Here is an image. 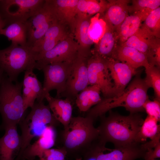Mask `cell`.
<instances>
[{
	"label": "cell",
	"mask_w": 160,
	"mask_h": 160,
	"mask_svg": "<svg viewBox=\"0 0 160 160\" xmlns=\"http://www.w3.org/2000/svg\"><path fill=\"white\" fill-rule=\"evenodd\" d=\"M108 115L100 116L98 139L101 143H112L115 148L137 143L138 135L144 120L137 113L121 115L109 111Z\"/></svg>",
	"instance_id": "cell-1"
},
{
	"label": "cell",
	"mask_w": 160,
	"mask_h": 160,
	"mask_svg": "<svg viewBox=\"0 0 160 160\" xmlns=\"http://www.w3.org/2000/svg\"><path fill=\"white\" fill-rule=\"evenodd\" d=\"M135 76L120 94L102 98L100 103L87 111L86 116L95 121L112 109L118 107H124L130 113L144 111L143 105L149 99L147 92L149 88L141 78L140 72Z\"/></svg>",
	"instance_id": "cell-2"
},
{
	"label": "cell",
	"mask_w": 160,
	"mask_h": 160,
	"mask_svg": "<svg viewBox=\"0 0 160 160\" xmlns=\"http://www.w3.org/2000/svg\"><path fill=\"white\" fill-rule=\"evenodd\" d=\"M94 121L88 117H72L67 128L61 133L62 147L66 156L81 160L89 147L98 138L99 131Z\"/></svg>",
	"instance_id": "cell-3"
},
{
	"label": "cell",
	"mask_w": 160,
	"mask_h": 160,
	"mask_svg": "<svg viewBox=\"0 0 160 160\" xmlns=\"http://www.w3.org/2000/svg\"><path fill=\"white\" fill-rule=\"evenodd\" d=\"M23 81L13 84L4 73L0 86V113L1 130L7 127L17 126L25 117L21 90Z\"/></svg>",
	"instance_id": "cell-4"
},
{
	"label": "cell",
	"mask_w": 160,
	"mask_h": 160,
	"mask_svg": "<svg viewBox=\"0 0 160 160\" xmlns=\"http://www.w3.org/2000/svg\"><path fill=\"white\" fill-rule=\"evenodd\" d=\"M59 123L51 113L49 106L43 101L35 102L29 113L19 122L21 131L20 148L15 160H20L22 153L32 139L40 137L47 125L54 127Z\"/></svg>",
	"instance_id": "cell-5"
},
{
	"label": "cell",
	"mask_w": 160,
	"mask_h": 160,
	"mask_svg": "<svg viewBox=\"0 0 160 160\" xmlns=\"http://www.w3.org/2000/svg\"><path fill=\"white\" fill-rule=\"evenodd\" d=\"M37 55L31 47L11 44L0 50V68L12 81L16 82L22 72L35 69Z\"/></svg>",
	"instance_id": "cell-6"
},
{
	"label": "cell",
	"mask_w": 160,
	"mask_h": 160,
	"mask_svg": "<svg viewBox=\"0 0 160 160\" xmlns=\"http://www.w3.org/2000/svg\"><path fill=\"white\" fill-rule=\"evenodd\" d=\"M45 2L44 0H0V14L6 26L14 22L25 23Z\"/></svg>",
	"instance_id": "cell-7"
},
{
	"label": "cell",
	"mask_w": 160,
	"mask_h": 160,
	"mask_svg": "<svg viewBox=\"0 0 160 160\" xmlns=\"http://www.w3.org/2000/svg\"><path fill=\"white\" fill-rule=\"evenodd\" d=\"M88 77L89 85H97L103 98L116 96L114 84L108 68L107 59L92 54L87 63Z\"/></svg>",
	"instance_id": "cell-8"
},
{
	"label": "cell",
	"mask_w": 160,
	"mask_h": 160,
	"mask_svg": "<svg viewBox=\"0 0 160 160\" xmlns=\"http://www.w3.org/2000/svg\"><path fill=\"white\" fill-rule=\"evenodd\" d=\"M56 20L49 0H45L42 7L25 22L27 46L32 48Z\"/></svg>",
	"instance_id": "cell-9"
},
{
	"label": "cell",
	"mask_w": 160,
	"mask_h": 160,
	"mask_svg": "<svg viewBox=\"0 0 160 160\" xmlns=\"http://www.w3.org/2000/svg\"><path fill=\"white\" fill-rule=\"evenodd\" d=\"M73 35L70 34L49 51L38 55L35 69L41 70L54 63L73 62L78 56L79 47Z\"/></svg>",
	"instance_id": "cell-10"
},
{
	"label": "cell",
	"mask_w": 160,
	"mask_h": 160,
	"mask_svg": "<svg viewBox=\"0 0 160 160\" xmlns=\"http://www.w3.org/2000/svg\"><path fill=\"white\" fill-rule=\"evenodd\" d=\"M120 45L137 50L146 55L149 64L160 66V39L143 28L140 27L135 34Z\"/></svg>",
	"instance_id": "cell-11"
},
{
	"label": "cell",
	"mask_w": 160,
	"mask_h": 160,
	"mask_svg": "<svg viewBox=\"0 0 160 160\" xmlns=\"http://www.w3.org/2000/svg\"><path fill=\"white\" fill-rule=\"evenodd\" d=\"M73 62L54 63L42 68L44 77L43 89L45 97L50 91L55 90L57 92L55 97L60 98L65 91Z\"/></svg>",
	"instance_id": "cell-12"
},
{
	"label": "cell",
	"mask_w": 160,
	"mask_h": 160,
	"mask_svg": "<svg viewBox=\"0 0 160 160\" xmlns=\"http://www.w3.org/2000/svg\"><path fill=\"white\" fill-rule=\"evenodd\" d=\"M89 57L78 53L72 65L65 91L60 98L65 97L69 99L72 103L75 102L76 96L89 85L87 63Z\"/></svg>",
	"instance_id": "cell-13"
},
{
	"label": "cell",
	"mask_w": 160,
	"mask_h": 160,
	"mask_svg": "<svg viewBox=\"0 0 160 160\" xmlns=\"http://www.w3.org/2000/svg\"><path fill=\"white\" fill-rule=\"evenodd\" d=\"M107 63L116 96L119 95L124 91L132 77L139 72L128 64L113 59H107Z\"/></svg>",
	"instance_id": "cell-14"
},
{
	"label": "cell",
	"mask_w": 160,
	"mask_h": 160,
	"mask_svg": "<svg viewBox=\"0 0 160 160\" xmlns=\"http://www.w3.org/2000/svg\"><path fill=\"white\" fill-rule=\"evenodd\" d=\"M33 69L25 71L23 81L22 98L25 111L32 108L36 100L37 102L43 101L45 99L43 86L33 72Z\"/></svg>",
	"instance_id": "cell-15"
},
{
	"label": "cell",
	"mask_w": 160,
	"mask_h": 160,
	"mask_svg": "<svg viewBox=\"0 0 160 160\" xmlns=\"http://www.w3.org/2000/svg\"><path fill=\"white\" fill-rule=\"evenodd\" d=\"M56 19L74 33L79 0H49Z\"/></svg>",
	"instance_id": "cell-16"
},
{
	"label": "cell",
	"mask_w": 160,
	"mask_h": 160,
	"mask_svg": "<svg viewBox=\"0 0 160 160\" xmlns=\"http://www.w3.org/2000/svg\"><path fill=\"white\" fill-rule=\"evenodd\" d=\"M67 28L57 20L50 27L42 38L32 48L38 55L49 51L70 34Z\"/></svg>",
	"instance_id": "cell-17"
},
{
	"label": "cell",
	"mask_w": 160,
	"mask_h": 160,
	"mask_svg": "<svg viewBox=\"0 0 160 160\" xmlns=\"http://www.w3.org/2000/svg\"><path fill=\"white\" fill-rule=\"evenodd\" d=\"M91 17L86 13H78L74 33L79 47V54L87 57L92 55L91 47L94 44L88 33Z\"/></svg>",
	"instance_id": "cell-18"
},
{
	"label": "cell",
	"mask_w": 160,
	"mask_h": 160,
	"mask_svg": "<svg viewBox=\"0 0 160 160\" xmlns=\"http://www.w3.org/2000/svg\"><path fill=\"white\" fill-rule=\"evenodd\" d=\"M4 130V135L0 138V160H15L21 146L17 126L7 127Z\"/></svg>",
	"instance_id": "cell-19"
},
{
	"label": "cell",
	"mask_w": 160,
	"mask_h": 160,
	"mask_svg": "<svg viewBox=\"0 0 160 160\" xmlns=\"http://www.w3.org/2000/svg\"><path fill=\"white\" fill-rule=\"evenodd\" d=\"M53 127L47 126L38 140L24 150L20 160H33L36 156L40 159L44 152L54 144L55 134Z\"/></svg>",
	"instance_id": "cell-20"
},
{
	"label": "cell",
	"mask_w": 160,
	"mask_h": 160,
	"mask_svg": "<svg viewBox=\"0 0 160 160\" xmlns=\"http://www.w3.org/2000/svg\"><path fill=\"white\" fill-rule=\"evenodd\" d=\"M106 11L101 17L106 23L116 31L129 15L128 4L130 0H109Z\"/></svg>",
	"instance_id": "cell-21"
},
{
	"label": "cell",
	"mask_w": 160,
	"mask_h": 160,
	"mask_svg": "<svg viewBox=\"0 0 160 160\" xmlns=\"http://www.w3.org/2000/svg\"><path fill=\"white\" fill-rule=\"evenodd\" d=\"M118 46L115 30L112 26L106 24L103 35L97 43L95 44L91 53L105 59H114Z\"/></svg>",
	"instance_id": "cell-22"
},
{
	"label": "cell",
	"mask_w": 160,
	"mask_h": 160,
	"mask_svg": "<svg viewBox=\"0 0 160 160\" xmlns=\"http://www.w3.org/2000/svg\"><path fill=\"white\" fill-rule=\"evenodd\" d=\"M152 11L145 10L139 11L128 15L125 18L116 31L118 45L123 44L137 31L141 22L145 20Z\"/></svg>",
	"instance_id": "cell-23"
},
{
	"label": "cell",
	"mask_w": 160,
	"mask_h": 160,
	"mask_svg": "<svg viewBox=\"0 0 160 160\" xmlns=\"http://www.w3.org/2000/svg\"><path fill=\"white\" fill-rule=\"evenodd\" d=\"M109 152H100L97 160H135L144 157L145 151L142 143H137L124 147L116 148Z\"/></svg>",
	"instance_id": "cell-24"
},
{
	"label": "cell",
	"mask_w": 160,
	"mask_h": 160,
	"mask_svg": "<svg viewBox=\"0 0 160 160\" xmlns=\"http://www.w3.org/2000/svg\"><path fill=\"white\" fill-rule=\"evenodd\" d=\"M45 99L55 118L63 125L64 129L67 128L72 117V102L69 99L53 97L49 93L45 96Z\"/></svg>",
	"instance_id": "cell-25"
},
{
	"label": "cell",
	"mask_w": 160,
	"mask_h": 160,
	"mask_svg": "<svg viewBox=\"0 0 160 160\" xmlns=\"http://www.w3.org/2000/svg\"><path fill=\"white\" fill-rule=\"evenodd\" d=\"M114 59L126 63L136 69L141 67L145 68L149 64L144 54L133 48L119 45Z\"/></svg>",
	"instance_id": "cell-26"
},
{
	"label": "cell",
	"mask_w": 160,
	"mask_h": 160,
	"mask_svg": "<svg viewBox=\"0 0 160 160\" xmlns=\"http://www.w3.org/2000/svg\"><path fill=\"white\" fill-rule=\"evenodd\" d=\"M101 91L97 85H90L81 91L76 96L75 103L80 112L88 111L102 100Z\"/></svg>",
	"instance_id": "cell-27"
},
{
	"label": "cell",
	"mask_w": 160,
	"mask_h": 160,
	"mask_svg": "<svg viewBox=\"0 0 160 160\" xmlns=\"http://www.w3.org/2000/svg\"><path fill=\"white\" fill-rule=\"evenodd\" d=\"M0 34L6 36L12 41L11 44L27 46V30L25 23L14 22L2 28Z\"/></svg>",
	"instance_id": "cell-28"
},
{
	"label": "cell",
	"mask_w": 160,
	"mask_h": 160,
	"mask_svg": "<svg viewBox=\"0 0 160 160\" xmlns=\"http://www.w3.org/2000/svg\"><path fill=\"white\" fill-rule=\"evenodd\" d=\"M109 4L104 0H79L77 8L78 13H84L90 16L97 13L103 15Z\"/></svg>",
	"instance_id": "cell-29"
},
{
	"label": "cell",
	"mask_w": 160,
	"mask_h": 160,
	"mask_svg": "<svg viewBox=\"0 0 160 160\" xmlns=\"http://www.w3.org/2000/svg\"><path fill=\"white\" fill-rule=\"evenodd\" d=\"M158 121L154 118L148 115L144 120L138 135V141L142 143L147 139L152 140L160 134V125Z\"/></svg>",
	"instance_id": "cell-30"
},
{
	"label": "cell",
	"mask_w": 160,
	"mask_h": 160,
	"mask_svg": "<svg viewBox=\"0 0 160 160\" xmlns=\"http://www.w3.org/2000/svg\"><path fill=\"white\" fill-rule=\"evenodd\" d=\"M145 69V83L149 88L153 89L155 99L160 101V68L149 64Z\"/></svg>",
	"instance_id": "cell-31"
},
{
	"label": "cell",
	"mask_w": 160,
	"mask_h": 160,
	"mask_svg": "<svg viewBox=\"0 0 160 160\" xmlns=\"http://www.w3.org/2000/svg\"><path fill=\"white\" fill-rule=\"evenodd\" d=\"M140 27L156 37L160 38V7L152 10Z\"/></svg>",
	"instance_id": "cell-32"
},
{
	"label": "cell",
	"mask_w": 160,
	"mask_h": 160,
	"mask_svg": "<svg viewBox=\"0 0 160 160\" xmlns=\"http://www.w3.org/2000/svg\"><path fill=\"white\" fill-rule=\"evenodd\" d=\"M106 25V23L101 17L100 14H97L91 17L88 33L94 44L97 43L103 35Z\"/></svg>",
	"instance_id": "cell-33"
},
{
	"label": "cell",
	"mask_w": 160,
	"mask_h": 160,
	"mask_svg": "<svg viewBox=\"0 0 160 160\" xmlns=\"http://www.w3.org/2000/svg\"><path fill=\"white\" fill-rule=\"evenodd\" d=\"M128 6L129 13L132 14L145 10L152 11L160 7V0H133Z\"/></svg>",
	"instance_id": "cell-34"
},
{
	"label": "cell",
	"mask_w": 160,
	"mask_h": 160,
	"mask_svg": "<svg viewBox=\"0 0 160 160\" xmlns=\"http://www.w3.org/2000/svg\"><path fill=\"white\" fill-rule=\"evenodd\" d=\"M105 145L97 139L84 154L81 160H97V156L100 152L108 150Z\"/></svg>",
	"instance_id": "cell-35"
},
{
	"label": "cell",
	"mask_w": 160,
	"mask_h": 160,
	"mask_svg": "<svg viewBox=\"0 0 160 160\" xmlns=\"http://www.w3.org/2000/svg\"><path fill=\"white\" fill-rule=\"evenodd\" d=\"M143 107L148 115L155 118L158 122L160 119V101L154 99L153 101L147 100Z\"/></svg>",
	"instance_id": "cell-36"
},
{
	"label": "cell",
	"mask_w": 160,
	"mask_h": 160,
	"mask_svg": "<svg viewBox=\"0 0 160 160\" xmlns=\"http://www.w3.org/2000/svg\"><path fill=\"white\" fill-rule=\"evenodd\" d=\"M67 153L63 147L49 149L43 152L40 160H64Z\"/></svg>",
	"instance_id": "cell-37"
},
{
	"label": "cell",
	"mask_w": 160,
	"mask_h": 160,
	"mask_svg": "<svg viewBox=\"0 0 160 160\" xmlns=\"http://www.w3.org/2000/svg\"><path fill=\"white\" fill-rule=\"evenodd\" d=\"M160 157V143L154 148L149 149L145 153L143 159L145 160H153Z\"/></svg>",
	"instance_id": "cell-38"
},
{
	"label": "cell",
	"mask_w": 160,
	"mask_h": 160,
	"mask_svg": "<svg viewBox=\"0 0 160 160\" xmlns=\"http://www.w3.org/2000/svg\"><path fill=\"white\" fill-rule=\"evenodd\" d=\"M4 73L3 70L0 68V86Z\"/></svg>",
	"instance_id": "cell-39"
},
{
	"label": "cell",
	"mask_w": 160,
	"mask_h": 160,
	"mask_svg": "<svg viewBox=\"0 0 160 160\" xmlns=\"http://www.w3.org/2000/svg\"><path fill=\"white\" fill-rule=\"evenodd\" d=\"M6 26V24L5 23H3L0 25V33L1 30Z\"/></svg>",
	"instance_id": "cell-40"
},
{
	"label": "cell",
	"mask_w": 160,
	"mask_h": 160,
	"mask_svg": "<svg viewBox=\"0 0 160 160\" xmlns=\"http://www.w3.org/2000/svg\"><path fill=\"white\" fill-rule=\"evenodd\" d=\"M3 23H6L3 20L2 17L0 14V25Z\"/></svg>",
	"instance_id": "cell-41"
},
{
	"label": "cell",
	"mask_w": 160,
	"mask_h": 160,
	"mask_svg": "<svg viewBox=\"0 0 160 160\" xmlns=\"http://www.w3.org/2000/svg\"><path fill=\"white\" fill-rule=\"evenodd\" d=\"M1 130V127H0V131Z\"/></svg>",
	"instance_id": "cell-42"
},
{
	"label": "cell",
	"mask_w": 160,
	"mask_h": 160,
	"mask_svg": "<svg viewBox=\"0 0 160 160\" xmlns=\"http://www.w3.org/2000/svg\"><path fill=\"white\" fill-rule=\"evenodd\" d=\"M155 160V159H154V160Z\"/></svg>",
	"instance_id": "cell-43"
},
{
	"label": "cell",
	"mask_w": 160,
	"mask_h": 160,
	"mask_svg": "<svg viewBox=\"0 0 160 160\" xmlns=\"http://www.w3.org/2000/svg\"></svg>",
	"instance_id": "cell-44"
}]
</instances>
